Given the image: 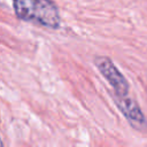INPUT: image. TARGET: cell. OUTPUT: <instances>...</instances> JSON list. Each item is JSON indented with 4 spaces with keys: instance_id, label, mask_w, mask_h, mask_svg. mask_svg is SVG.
I'll return each instance as SVG.
<instances>
[{
    "instance_id": "7a4b0ae2",
    "label": "cell",
    "mask_w": 147,
    "mask_h": 147,
    "mask_svg": "<svg viewBox=\"0 0 147 147\" xmlns=\"http://www.w3.org/2000/svg\"><path fill=\"white\" fill-rule=\"evenodd\" d=\"M94 64L98 68V70L101 72V75L110 84L115 95H118V96L127 95V92H129L127 80L109 57L99 56L94 60Z\"/></svg>"
},
{
    "instance_id": "6da1fadb",
    "label": "cell",
    "mask_w": 147,
    "mask_h": 147,
    "mask_svg": "<svg viewBox=\"0 0 147 147\" xmlns=\"http://www.w3.org/2000/svg\"><path fill=\"white\" fill-rule=\"evenodd\" d=\"M16 16L40 26L57 29L61 24L60 11L53 0H13Z\"/></svg>"
},
{
    "instance_id": "3957f363",
    "label": "cell",
    "mask_w": 147,
    "mask_h": 147,
    "mask_svg": "<svg viewBox=\"0 0 147 147\" xmlns=\"http://www.w3.org/2000/svg\"><path fill=\"white\" fill-rule=\"evenodd\" d=\"M115 103L119 111L125 116V118L130 122V124L137 129V130H144L147 127V121L146 117L139 107V105L131 98L125 96H118V95H113Z\"/></svg>"
},
{
    "instance_id": "277c9868",
    "label": "cell",
    "mask_w": 147,
    "mask_h": 147,
    "mask_svg": "<svg viewBox=\"0 0 147 147\" xmlns=\"http://www.w3.org/2000/svg\"><path fill=\"white\" fill-rule=\"evenodd\" d=\"M3 145V142H2V140H1V138H0V146H2Z\"/></svg>"
}]
</instances>
